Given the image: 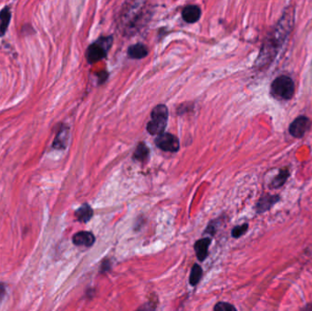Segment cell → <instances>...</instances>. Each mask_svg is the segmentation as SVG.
Segmentation results:
<instances>
[{"mask_svg": "<svg viewBox=\"0 0 312 311\" xmlns=\"http://www.w3.org/2000/svg\"><path fill=\"white\" fill-rule=\"evenodd\" d=\"M131 5L127 4V7L121 13L120 25L125 33H133L135 30H138L137 28L141 27L142 21H144L148 15V8L144 7V3L135 2L131 3Z\"/></svg>", "mask_w": 312, "mask_h": 311, "instance_id": "obj_1", "label": "cell"}, {"mask_svg": "<svg viewBox=\"0 0 312 311\" xmlns=\"http://www.w3.org/2000/svg\"><path fill=\"white\" fill-rule=\"evenodd\" d=\"M152 120L147 124V131L152 135H160L166 130L168 120V109L164 104L153 108L151 114Z\"/></svg>", "mask_w": 312, "mask_h": 311, "instance_id": "obj_2", "label": "cell"}, {"mask_svg": "<svg viewBox=\"0 0 312 311\" xmlns=\"http://www.w3.org/2000/svg\"><path fill=\"white\" fill-rule=\"evenodd\" d=\"M113 38L112 36L103 37L93 43L88 48L86 52L87 60L89 63H96L104 59L108 50L113 45Z\"/></svg>", "mask_w": 312, "mask_h": 311, "instance_id": "obj_3", "label": "cell"}, {"mask_svg": "<svg viewBox=\"0 0 312 311\" xmlns=\"http://www.w3.org/2000/svg\"><path fill=\"white\" fill-rule=\"evenodd\" d=\"M295 92V84L288 76H279L271 84V94L274 97L281 99L292 98Z\"/></svg>", "mask_w": 312, "mask_h": 311, "instance_id": "obj_4", "label": "cell"}, {"mask_svg": "<svg viewBox=\"0 0 312 311\" xmlns=\"http://www.w3.org/2000/svg\"><path fill=\"white\" fill-rule=\"evenodd\" d=\"M155 144L161 150L166 152H175L179 150V140L171 133L160 134L155 140Z\"/></svg>", "mask_w": 312, "mask_h": 311, "instance_id": "obj_5", "label": "cell"}, {"mask_svg": "<svg viewBox=\"0 0 312 311\" xmlns=\"http://www.w3.org/2000/svg\"><path fill=\"white\" fill-rule=\"evenodd\" d=\"M312 122L305 116H300L294 120L289 126V133L295 138H301L311 128Z\"/></svg>", "mask_w": 312, "mask_h": 311, "instance_id": "obj_6", "label": "cell"}, {"mask_svg": "<svg viewBox=\"0 0 312 311\" xmlns=\"http://www.w3.org/2000/svg\"><path fill=\"white\" fill-rule=\"evenodd\" d=\"M72 241L74 245L90 247L94 244L95 237L91 232H79L74 235Z\"/></svg>", "mask_w": 312, "mask_h": 311, "instance_id": "obj_7", "label": "cell"}, {"mask_svg": "<svg viewBox=\"0 0 312 311\" xmlns=\"http://www.w3.org/2000/svg\"><path fill=\"white\" fill-rule=\"evenodd\" d=\"M182 17L187 23H194L198 21L201 17V8L198 6L189 5L182 11Z\"/></svg>", "mask_w": 312, "mask_h": 311, "instance_id": "obj_8", "label": "cell"}, {"mask_svg": "<svg viewBox=\"0 0 312 311\" xmlns=\"http://www.w3.org/2000/svg\"><path fill=\"white\" fill-rule=\"evenodd\" d=\"M279 201L278 195H265L261 197L256 205V211L259 214H262L269 210L273 205Z\"/></svg>", "mask_w": 312, "mask_h": 311, "instance_id": "obj_9", "label": "cell"}, {"mask_svg": "<svg viewBox=\"0 0 312 311\" xmlns=\"http://www.w3.org/2000/svg\"><path fill=\"white\" fill-rule=\"evenodd\" d=\"M210 244H211V239H207V238L200 239L194 244V251L200 261H204L206 259L208 255V248Z\"/></svg>", "mask_w": 312, "mask_h": 311, "instance_id": "obj_10", "label": "cell"}, {"mask_svg": "<svg viewBox=\"0 0 312 311\" xmlns=\"http://www.w3.org/2000/svg\"><path fill=\"white\" fill-rule=\"evenodd\" d=\"M68 140H69V129L66 126H62L54 140L53 144H52L54 149H58V150L65 149L68 144Z\"/></svg>", "mask_w": 312, "mask_h": 311, "instance_id": "obj_11", "label": "cell"}, {"mask_svg": "<svg viewBox=\"0 0 312 311\" xmlns=\"http://www.w3.org/2000/svg\"><path fill=\"white\" fill-rule=\"evenodd\" d=\"M149 53L148 48L142 43H137L128 48V54L131 58L135 60H140L145 58Z\"/></svg>", "mask_w": 312, "mask_h": 311, "instance_id": "obj_12", "label": "cell"}, {"mask_svg": "<svg viewBox=\"0 0 312 311\" xmlns=\"http://www.w3.org/2000/svg\"><path fill=\"white\" fill-rule=\"evenodd\" d=\"M11 19V11L9 7H5L0 11V37L7 32V27Z\"/></svg>", "mask_w": 312, "mask_h": 311, "instance_id": "obj_13", "label": "cell"}, {"mask_svg": "<svg viewBox=\"0 0 312 311\" xmlns=\"http://www.w3.org/2000/svg\"><path fill=\"white\" fill-rule=\"evenodd\" d=\"M75 215L78 219V221L82 222V223H87L93 217V208L90 205L84 204V205H81L80 208L75 212Z\"/></svg>", "mask_w": 312, "mask_h": 311, "instance_id": "obj_14", "label": "cell"}, {"mask_svg": "<svg viewBox=\"0 0 312 311\" xmlns=\"http://www.w3.org/2000/svg\"><path fill=\"white\" fill-rule=\"evenodd\" d=\"M148 155H149V149L147 148V146L144 143L139 144L136 150L133 152V158L135 160H138L140 162L146 161Z\"/></svg>", "mask_w": 312, "mask_h": 311, "instance_id": "obj_15", "label": "cell"}, {"mask_svg": "<svg viewBox=\"0 0 312 311\" xmlns=\"http://www.w3.org/2000/svg\"><path fill=\"white\" fill-rule=\"evenodd\" d=\"M202 274H203V270H202L201 266H199L197 264L193 265V268L191 270V274H190V278H189L190 284L192 286L198 284L200 279L202 278Z\"/></svg>", "mask_w": 312, "mask_h": 311, "instance_id": "obj_16", "label": "cell"}, {"mask_svg": "<svg viewBox=\"0 0 312 311\" xmlns=\"http://www.w3.org/2000/svg\"><path fill=\"white\" fill-rule=\"evenodd\" d=\"M289 176V172L288 170H283L279 172V175L273 180L272 187L274 188H279L280 186H283L287 181V179Z\"/></svg>", "mask_w": 312, "mask_h": 311, "instance_id": "obj_17", "label": "cell"}, {"mask_svg": "<svg viewBox=\"0 0 312 311\" xmlns=\"http://www.w3.org/2000/svg\"><path fill=\"white\" fill-rule=\"evenodd\" d=\"M248 229V225L244 224V225H239L234 227L232 230V237L235 239H239L240 237H242L243 235H245Z\"/></svg>", "mask_w": 312, "mask_h": 311, "instance_id": "obj_18", "label": "cell"}, {"mask_svg": "<svg viewBox=\"0 0 312 311\" xmlns=\"http://www.w3.org/2000/svg\"><path fill=\"white\" fill-rule=\"evenodd\" d=\"M214 311H238L237 309L230 303L226 302H218L215 306Z\"/></svg>", "mask_w": 312, "mask_h": 311, "instance_id": "obj_19", "label": "cell"}, {"mask_svg": "<svg viewBox=\"0 0 312 311\" xmlns=\"http://www.w3.org/2000/svg\"><path fill=\"white\" fill-rule=\"evenodd\" d=\"M155 310H156V303L154 301H150L141 306L136 311H155Z\"/></svg>", "mask_w": 312, "mask_h": 311, "instance_id": "obj_20", "label": "cell"}, {"mask_svg": "<svg viewBox=\"0 0 312 311\" xmlns=\"http://www.w3.org/2000/svg\"><path fill=\"white\" fill-rule=\"evenodd\" d=\"M6 294V288H5V286L3 284H0V301L2 300V298H4Z\"/></svg>", "mask_w": 312, "mask_h": 311, "instance_id": "obj_21", "label": "cell"}, {"mask_svg": "<svg viewBox=\"0 0 312 311\" xmlns=\"http://www.w3.org/2000/svg\"><path fill=\"white\" fill-rule=\"evenodd\" d=\"M301 311H312V303L306 305L303 309H301Z\"/></svg>", "mask_w": 312, "mask_h": 311, "instance_id": "obj_22", "label": "cell"}]
</instances>
